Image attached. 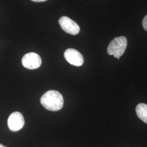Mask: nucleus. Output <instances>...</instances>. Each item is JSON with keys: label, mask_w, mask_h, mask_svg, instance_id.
I'll use <instances>...</instances> for the list:
<instances>
[{"label": "nucleus", "mask_w": 147, "mask_h": 147, "mask_svg": "<svg viewBox=\"0 0 147 147\" xmlns=\"http://www.w3.org/2000/svg\"><path fill=\"white\" fill-rule=\"evenodd\" d=\"M25 125V119L20 112L12 113L8 119V126L12 131H18Z\"/></svg>", "instance_id": "nucleus-5"}, {"label": "nucleus", "mask_w": 147, "mask_h": 147, "mask_svg": "<svg viewBox=\"0 0 147 147\" xmlns=\"http://www.w3.org/2000/svg\"><path fill=\"white\" fill-rule=\"evenodd\" d=\"M136 112L138 117L146 124H147V105L141 103L137 105Z\"/></svg>", "instance_id": "nucleus-7"}, {"label": "nucleus", "mask_w": 147, "mask_h": 147, "mask_svg": "<svg viewBox=\"0 0 147 147\" xmlns=\"http://www.w3.org/2000/svg\"><path fill=\"white\" fill-rule=\"evenodd\" d=\"M23 66L28 69H36L42 64V59L36 53H27L22 58Z\"/></svg>", "instance_id": "nucleus-3"}, {"label": "nucleus", "mask_w": 147, "mask_h": 147, "mask_svg": "<svg viewBox=\"0 0 147 147\" xmlns=\"http://www.w3.org/2000/svg\"><path fill=\"white\" fill-rule=\"evenodd\" d=\"M142 25H143V27L144 29L147 31V15L145 16V17L144 18L143 21H142Z\"/></svg>", "instance_id": "nucleus-8"}, {"label": "nucleus", "mask_w": 147, "mask_h": 147, "mask_svg": "<svg viewBox=\"0 0 147 147\" xmlns=\"http://www.w3.org/2000/svg\"><path fill=\"white\" fill-rule=\"evenodd\" d=\"M33 2H45L47 1V0H31Z\"/></svg>", "instance_id": "nucleus-9"}, {"label": "nucleus", "mask_w": 147, "mask_h": 147, "mask_svg": "<svg viewBox=\"0 0 147 147\" xmlns=\"http://www.w3.org/2000/svg\"><path fill=\"white\" fill-rule=\"evenodd\" d=\"M59 24L63 31L71 35H76L80 31L79 25L67 16H62L59 20Z\"/></svg>", "instance_id": "nucleus-4"}, {"label": "nucleus", "mask_w": 147, "mask_h": 147, "mask_svg": "<svg viewBox=\"0 0 147 147\" xmlns=\"http://www.w3.org/2000/svg\"><path fill=\"white\" fill-rule=\"evenodd\" d=\"M66 61L74 66H81L84 62V58L82 55L74 49H68L64 53Z\"/></svg>", "instance_id": "nucleus-6"}, {"label": "nucleus", "mask_w": 147, "mask_h": 147, "mask_svg": "<svg viewBox=\"0 0 147 147\" xmlns=\"http://www.w3.org/2000/svg\"><path fill=\"white\" fill-rule=\"evenodd\" d=\"M0 147H7L6 146H3V144H0Z\"/></svg>", "instance_id": "nucleus-10"}, {"label": "nucleus", "mask_w": 147, "mask_h": 147, "mask_svg": "<svg viewBox=\"0 0 147 147\" xmlns=\"http://www.w3.org/2000/svg\"><path fill=\"white\" fill-rule=\"evenodd\" d=\"M40 103L47 110H60L64 105L63 96L57 90H51L45 92L40 98Z\"/></svg>", "instance_id": "nucleus-1"}, {"label": "nucleus", "mask_w": 147, "mask_h": 147, "mask_svg": "<svg viewBox=\"0 0 147 147\" xmlns=\"http://www.w3.org/2000/svg\"><path fill=\"white\" fill-rule=\"evenodd\" d=\"M127 39L125 37L115 38L109 44L107 53L109 55H113L115 58L119 59L125 53L127 47Z\"/></svg>", "instance_id": "nucleus-2"}]
</instances>
